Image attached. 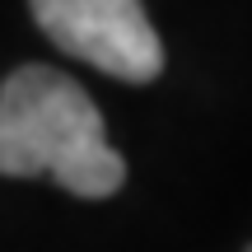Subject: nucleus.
<instances>
[{
    "label": "nucleus",
    "instance_id": "f03ea898",
    "mask_svg": "<svg viewBox=\"0 0 252 252\" xmlns=\"http://www.w3.org/2000/svg\"><path fill=\"white\" fill-rule=\"evenodd\" d=\"M33 19L65 56L126 84H150L163 70V42L140 0H28Z\"/></svg>",
    "mask_w": 252,
    "mask_h": 252
},
{
    "label": "nucleus",
    "instance_id": "f257e3e1",
    "mask_svg": "<svg viewBox=\"0 0 252 252\" xmlns=\"http://www.w3.org/2000/svg\"><path fill=\"white\" fill-rule=\"evenodd\" d=\"M0 173H52L70 196H112L126 182V159L108 145L94 98L52 65H19L0 84Z\"/></svg>",
    "mask_w": 252,
    "mask_h": 252
}]
</instances>
